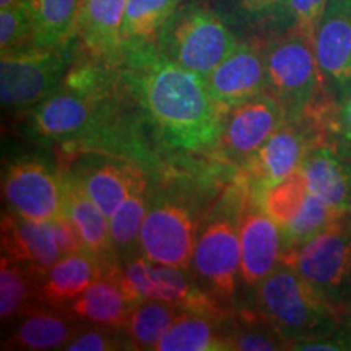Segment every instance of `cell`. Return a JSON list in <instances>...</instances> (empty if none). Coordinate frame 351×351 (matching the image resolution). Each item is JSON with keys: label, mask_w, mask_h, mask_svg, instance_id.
<instances>
[{"label": "cell", "mask_w": 351, "mask_h": 351, "mask_svg": "<svg viewBox=\"0 0 351 351\" xmlns=\"http://www.w3.org/2000/svg\"><path fill=\"white\" fill-rule=\"evenodd\" d=\"M34 44L33 21L25 2L0 8V51L8 52Z\"/></svg>", "instance_id": "33"}, {"label": "cell", "mask_w": 351, "mask_h": 351, "mask_svg": "<svg viewBox=\"0 0 351 351\" xmlns=\"http://www.w3.org/2000/svg\"><path fill=\"white\" fill-rule=\"evenodd\" d=\"M345 223H346V226L351 230V210L350 212H346V215H345Z\"/></svg>", "instance_id": "41"}, {"label": "cell", "mask_w": 351, "mask_h": 351, "mask_svg": "<svg viewBox=\"0 0 351 351\" xmlns=\"http://www.w3.org/2000/svg\"><path fill=\"white\" fill-rule=\"evenodd\" d=\"M148 207H150V202H148L147 189H145L125 199L121 207L109 217L112 245L122 262L142 254L140 252V231H142Z\"/></svg>", "instance_id": "29"}, {"label": "cell", "mask_w": 351, "mask_h": 351, "mask_svg": "<svg viewBox=\"0 0 351 351\" xmlns=\"http://www.w3.org/2000/svg\"><path fill=\"white\" fill-rule=\"evenodd\" d=\"M328 5V0H285L275 15V33L296 32L314 43L315 32Z\"/></svg>", "instance_id": "32"}, {"label": "cell", "mask_w": 351, "mask_h": 351, "mask_svg": "<svg viewBox=\"0 0 351 351\" xmlns=\"http://www.w3.org/2000/svg\"><path fill=\"white\" fill-rule=\"evenodd\" d=\"M33 21L34 44L65 47L78 39L77 19L82 0H23Z\"/></svg>", "instance_id": "25"}, {"label": "cell", "mask_w": 351, "mask_h": 351, "mask_svg": "<svg viewBox=\"0 0 351 351\" xmlns=\"http://www.w3.org/2000/svg\"><path fill=\"white\" fill-rule=\"evenodd\" d=\"M64 174V215L72 219V223L80 232L86 251L106 267V274L119 263L116 249L112 245L109 218L98 205L91 200L85 189L72 174Z\"/></svg>", "instance_id": "20"}, {"label": "cell", "mask_w": 351, "mask_h": 351, "mask_svg": "<svg viewBox=\"0 0 351 351\" xmlns=\"http://www.w3.org/2000/svg\"><path fill=\"white\" fill-rule=\"evenodd\" d=\"M205 80L225 116L239 104L269 91L263 43H239Z\"/></svg>", "instance_id": "13"}, {"label": "cell", "mask_w": 351, "mask_h": 351, "mask_svg": "<svg viewBox=\"0 0 351 351\" xmlns=\"http://www.w3.org/2000/svg\"><path fill=\"white\" fill-rule=\"evenodd\" d=\"M125 5L127 0H82L77 32L90 59L109 67L124 62Z\"/></svg>", "instance_id": "16"}, {"label": "cell", "mask_w": 351, "mask_h": 351, "mask_svg": "<svg viewBox=\"0 0 351 351\" xmlns=\"http://www.w3.org/2000/svg\"><path fill=\"white\" fill-rule=\"evenodd\" d=\"M200 226L194 205L174 197H158L150 202L143 219L140 252L152 262L191 271Z\"/></svg>", "instance_id": "9"}, {"label": "cell", "mask_w": 351, "mask_h": 351, "mask_svg": "<svg viewBox=\"0 0 351 351\" xmlns=\"http://www.w3.org/2000/svg\"><path fill=\"white\" fill-rule=\"evenodd\" d=\"M8 210L36 221L64 215V174L39 156H21L8 163L2 176Z\"/></svg>", "instance_id": "11"}, {"label": "cell", "mask_w": 351, "mask_h": 351, "mask_svg": "<svg viewBox=\"0 0 351 351\" xmlns=\"http://www.w3.org/2000/svg\"><path fill=\"white\" fill-rule=\"evenodd\" d=\"M41 275L25 263L0 258V319L13 322L38 306V285Z\"/></svg>", "instance_id": "26"}, {"label": "cell", "mask_w": 351, "mask_h": 351, "mask_svg": "<svg viewBox=\"0 0 351 351\" xmlns=\"http://www.w3.org/2000/svg\"><path fill=\"white\" fill-rule=\"evenodd\" d=\"M309 195V184L302 168L261 192L256 202L280 228L296 217Z\"/></svg>", "instance_id": "31"}, {"label": "cell", "mask_w": 351, "mask_h": 351, "mask_svg": "<svg viewBox=\"0 0 351 351\" xmlns=\"http://www.w3.org/2000/svg\"><path fill=\"white\" fill-rule=\"evenodd\" d=\"M119 72L163 143L184 152L217 147L225 114L204 77L173 62L155 43L127 51Z\"/></svg>", "instance_id": "1"}, {"label": "cell", "mask_w": 351, "mask_h": 351, "mask_svg": "<svg viewBox=\"0 0 351 351\" xmlns=\"http://www.w3.org/2000/svg\"><path fill=\"white\" fill-rule=\"evenodd\" d=\"M77 56L65 47L28 46L0 56V99L8 111H32L62 85Z\"/></svg>", "instance_id": "4"}, {"label": "cell", "mask_w": 351, "mask_h": 351, "mask_svg": "<svg viewBox=\"0 0 351 351\" xmlns=\"http://www.w3.org/2000/svg\"><path fill=\"white\" fill-rule=\"evenodd\" d=\"M269 91L280 101L288 119H300L326 95L314 43L301 33H275L263 43Z\"/></svg>", "instance_id": "5"}, {"label": "cell", "mask_w": 351, "mask_h": 351, "mask_svg": "<svg viewBox=\"0 0 351 351\" xmlns=\"http://www.w3.org/2000/svg\"><path fill=\"white\" fill-rule=\"evenodd\" d=\"M182 311L181 307L163 301L140 302L122 327L130 341V348L156 350V345Z\"/></svg>", "instance_id": "28"}, {"label": "cell", "mask_w": 351, "mask_h": 351, "mask_svg": "<svg viewBox=\"0 0 351 351\" xmlns=\"http://www.w3.org/2000/svg\"><path fill=\"white\" fill-rule=\"evenodd\" d=\"M221 315L182 311L156 345V351H225L231 332H225Z\"/></svg>", "instance_id": "24"}, {"label": "cell", "mask_w": 351, "mask_h": 351, "mask_svg": "<svg viewBox=\"0 0 351 351\" xmlns=\"http://www.w3.org/2000/svg\"><path fill=\"white\" fill-rule=\"evenodd\" d=\"M103 275L106 267L88 251L62 257L39 280L38 306L64 309Z\"/></svg>", "instance_id": "21"}, {"label": "cell", "mask_w": 351, "mask_h": 351, "mask_svg": "<svg viewBox=\"0 0 351 351\" xmlns=\"http://www.w3.org/2000/svg\"><path fill=\"white\" fill-rule=\"evenodd\" d=\"M239 243L241 282L256 288L282 263L285 247L282 228L249 195L241 205Z\"/></svg>", "instance_id": "15"}, {"label": "cell", "mask_w": 351, "mask_h": 351, "mask_svg": "<svg viewBox=\"0 0 351 351\" xmlns=\"http://www.w3.org/2000/svg\"><path fill=\"white\" fill-rule=\"evenodd\" d=\"M85 192L109 218L132 194L148 187L147 174L132 160L108 156L90 160L72 171Z\"/></svg>", "instance_id": "17"}, {"label": "cell", "mask_w": 351, "mask_h": 351, "mask_svg": "<svg viewBox=\"0 0 351 351\" xmlns=\"http://www.w3.org/2000/svg\"><path fill=\"white\" fill-rule=\"evenodd\" d=\"M345 215L346 212L332 207V205L326 204L317 195L309 192L304 205H302V208L298 212L296 217L282 226L285 247L283 254L291 251V249L300 247V245L306 244L307 241L319 236L320 232L327 231L328 228L340 223L345 218Z\"/></svg>", "instance_id": "30"}, {"label": "cell", "mask_w": 351, "mask_h": 351, "mask_svg": "<svg viewBox=\"0 0 351 351\" xmlns=\"http://www.w3.org/2000/svg\"><path fill=\"white\" fill-rule=\"evenodd\" d=\"M283 263L295 269L333 306L351 313V230L345 218L300 247L285 252Z\"/></svg>", "instance_id": "7"}, {"label": "cell", "mask_w": 351, "mask_h": 351, "mask_svg": "<svg viewBox=\"0 0 351 351\" xmlns=\"http://www.w3.org/2000/svg\"><path fill=\"white\" fill-rule=\"evenodd\" d=\"M315 145L326 143L313 122L306 117L288 119L241 166L236 186L256 200L271 184L300 169L306 155Z\"/></svg>", "instance_id": "10"}, {"label": "cell", "mask_w": 351, "mask_h": 351, "mask_svg": "<svg viewBox=\"0 0 351 351\" xmlns=\"http://www.w3.org/2000/svg\"><path fill=\"white\" fill-rule=\"evenodd\" d=\"M106 275H112L138 304L143 301H163L192 313L223 314L221 304L205 293L194 276H189V271L152 262L142 254L121 262Z\"/></svg>", "instance_id": "8"}, {"label": "cell", "mask_w": 351, "mask_h": 351, "mask_svg": "<svg viewBox=\"0 0 351 351\" xmlns=\"http://www.w3.org/2000/svg\"><path fill=\"white\" fill-rule=\"evenodd\" d=\"M52 234H54L57 249H59L60 257H69L73 254L86 252V245L83 243L80 232L72 223V219L65 215H60L54 219H51Z\"/></svg>", "instance_id": "36"}, {"label": "cell", "mask_w": 351, "mask_h": 351, "mask_svg": "<svg viewBox=\"0 0 351 351\" xmlns=\"http://www.w3.org/2000/svg\"><path fill=\"white\" fill-rule=\"evenodd\" d=\"M239 212L241 207L228 204L213 213L200 230L192 256V276L221 306L234 301L241 280Z\"/></svg>", "instance_id": "6"}, {"label": "cell", "mask_w": 351, "mask_h": 351, "mask_svg": "<svg viewBox=\"0 0 351 351\" xmlns=\"http://www.w3.org/2000/svg\"><path fill=\"white\" fill-rule=\"evenodd\" d=\"M324 88L335 101L351 96V0H328L314 38Z\"/></svg>", "instance_id": "14"}, {"label": "cell", "mask_w": 351, "mask_h": 351, "mask_svg": "<svg viewBox=\"0 0 351 351\" xmlns=\"http://www.w3.org/2000/svg\"><path fill=\"white\" fill-rule=\"evenodd\" d=\"M287 121L280 101L265 91L226 114L215 150L223 160L243 166Z\"/></svg>", "instance_id": "12"}, {"label": "cell", "mask_w": 351, "mask_h": 351, "mask_svg": "<svg viewBox=\"0 0 351 351\" xmlns=\"http://www.w3.org/2000/svg\"><path fill=\"white\" fill-rule=\"evenodd\" d=\"M311 194L332 207L351 210V158L330 145H315L302 161Z\"/></svg>", "instance_id": "22"}, {"label": "cell", "mask_w": 351, "mask_h": 351, "mask_svg": "<svg viewBox=\"0 0 351 351\" xmlns=\"http://www.w3.org/2000/svg\"><path fill=\"white\" fill-rule=\"evenodd\" d=\"M19 2H21V0H0V8L15 5V3H19Z\"/></svg>", "instance_id": "40"}, {"label": "cell", "mask_w": 351, "mask_h": 351, "mask_svg": "<svg viewBox=\"0 0 351 351\" xmlns=\"http://www.w3.org/2000/svg\"><path fill=\"white\" fill-rule=\"evenodd\" d=\"M230 350L241 351H276L288 350V341L265 322V326L238 328L230 333Z\"/></svg>", "instance_id": "35"}, {"label": "cell", "mask_w": 351, "mask_h": 351, "mask_svg": "<svg viewBox=\"0 0 351 351\" xmlns=\"http://www.w3.org/2000/svg\"><path fill=\"white\" fill-rule=\"evenodd\" d=\"M86 326L64 309L36 306L15 320L3 350H65Z\"/></svg>", "instance_id": "18"}, {"label": "cell", "mask_w": 351, "mask_h": 351, "mask_svg": "<svg viewBox=\"0 0 351 351\" xmlns=\"http://www.w3.org/2000/svg\"><path fill=\"white\" fill-rule=\"evenodd\" d=\"M182 0H127L124 16L125 52L155 43Z\"/></svg>", "instance_id": "27"}, {"label": "cell", "mask_w": 351, "mask_h": 351, "mask_svg": "<svg viewBox=\"0 0 351 351\" xmlns=\"http://www.w3.org/2000/svg\"><path fill=\"white\" fill-rule=\"evenodd\" d=\"M155 44L173 62L207 78L239 41L219 13L187 2L174 12Z\"/></svg>", "instance_id": "3"}, {"label": "cell", "mask_w": 351, "mask_h": 351, "mask_svg": "<svg viewBox=\"0 0 351 351\" xmlns=\"http://www.w3.org/2000/svg\"><path fill=\"white\" fill-rule=\"evenodd\" d=\"M346 326H348V327L351 328V313H350V315H348V319H346Z\"/></svg>", "instance_id": "42"}, {"label": "cell", "mask_w": 351, "mask_h": 351, "mask_svg": "<svg viewBox=\"0 0 351 351\" xmlns=\"http://www.w3.org/2000/svg\"><path fill=\"white\" fill-rule=\"evenodd\" d=\"M69 351H114V350H132L130 341L127 339L122 327L93 326L85 327L78 335L67 345Z\"/></svg>", "instance_id": "34"}, {"label": "cell", "mask_w": 351, "mask_h": 351, "mask_svg": "<svg viewBox=\"0 0 351 351\" xmlns=\"http://www.w3.org/2000/svg\"><path fill=\"white\" fill-rule=\"evenodd\" d=\"M330 147L351 158V96L339 101L333 117Z\"/></svg>", "instance_id": "37"}, {"label": "cell", "mask_w": 351, "mask_h": 351, "mask_svg": "<svg viewBox=\"0 0 351 351\" xmlns=\"http://www.w3.org/2000/svg\"><path fill=\"white\" fill-rule=\"evenodd\" d=\"M234 2L247 15L271 23L285 0H234Z\"/></svg>", "instance_id": "39"}, {"label": "cell", "mask_w": 351, "mask_h": 351, "mask_svg": "<svg viewBox=\"0 0 351 351\" xmlns=\"http://www.w3.org/2000/svg\"><path fill=\"white\" fill-rule=\"evenodd\" d=\"M289 350L296 351H351V328L341 326L327 335L298 341Z\"/></svg>", "instance_id": "38"}, {"label": "cell", "mask_w": 351, "mask_h": 351, "mask_svg": "<svg viewBox=\"0 0 351 351\" xmlns=\"http://www.w3.org/2000/svg\"><path fill=\"white\" fill-rule=\"evenodd\" d=\"M254 300L261 319L288 341V350L298 341L332 333L348 319L283 262L254 288Z\"/></svg>", "instance_id": "2"}, {"label": "cell", "mask_w": 351, "mask_h": 351, "mask_svg": "<svg viewBox=\"0 0 351 351\" xmlns=\"http://www.w3.org/2000/svg\"><path fill=\"white\" fill-rule=\"evenodd\" d=\"M2 257L25 263L44 275L60 261L49 221H36L8 210L2 215Z\"/></svg>", "instance_id": "19"}, {"label": "cell", "mask_w": 351, "mask_h": 351, "mask_svg": "<svg viewBox=\"0 0 351 351\" xmlns=\"http://www.w3.org/2000/svg\"><path fill=\"white\" fill-rule=\"evenodd\" d=\"M138 302L127 295L112 275H103L80 296L64 307L67 314L88 326L124 327Z\"/></svg>", "instance_id": "23"}]
</instances>
